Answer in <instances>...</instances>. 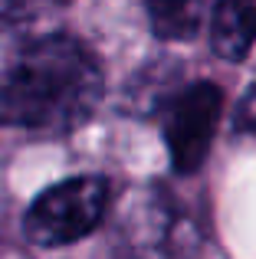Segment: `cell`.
<instances>
[{
	"mask_svg": "<svg viewBox=\"0 0 256 259\" xmlns=\"http://www.w3.org/2000/svg\"><path fill=\"white\" fill-rule=\"evenodd\" d=\"M105 69L92 46L63 30L20 43L0 66V125L63 138L99 112Z\"/></svg>",
	"mask_w": 256,
	"mask_h": 259,
	"instance_id": "6da1fadb",
	"label": "cell"
},
{
	"mask_svg": "<svg viewBox=\"0 0 256 259\" xmlns=\"http://www.w3.org/2000/svg\"><path fill=\"white\" fill-rule=\"evenodd\" d=\"M224 89L214 79L151 85V92L141 95V112L158 121L167 167L178 181L197 177L204 171L224 121Z\"/></svg>",
	"mask_w": 256,
	"mask_h": 259,
	"instance_id": "7a4b0ae2",
	"label": "cell"
},
{
	"mask_svg": "<svg viewBox=\"0 0 256 259\" xmlns=\"http://www.w3.org/2000/svg\"><path fill=\"white\" fill-rule=\"evenodd\" d=\"M109 207L112 181L105 174L63 177L30 200L23 213V236L43 249L72 246L102 227Z\"/></svg>",
	"mask_w": 256,
	"mask_h": 259,
	"instance_id": "3957f363",
	"label": "cell"
},
{
	"mask_svg": "<svg viewBox=\"0 0 256 259\" xmlns=\"http://www.w3.org/2000/svg\"><path fill=\"white\" fill-rule=\"evenodd\" d=\"M135 259H194L204 243L197 217L164 184L151 181L128 210Z\"/></svg>",
	"mask_w": 256,
	"mask_h": 259,
	"instance_id": "277c9868",
	"label": "cell"
},
{
	"mask_svg": "<svg viewBox=\"0 0 256 259\" xmlns=\"http://www.w3.org/2000/svg\"><path fill=\"white\" fill-rule=\"evenodd\" d=\"M207 43L224 63H243L256 46V0H220L207 17Z\"/></svg>",
	"mask_w": 256,
	"mask_h": 259,
	"instance_id": "5b68a950",
	"label": "cell"
},
{
	"mask_svg": "<svg viewBox=\"0 0 256 259\" xmlns=\"http://www.w3.org/2000/svg\"><path fill=\"white\" fill-rule=\"evenodd\" d=\"M148 30L161 43H191L207 30L210 4L174 0V4H145Z\"/></svg>",
	"mask_w": 256,
	"mask_h": 259,
	"instance_id": "8992f818",
	"label": "cell"
},
{
	"mask_svg": "<svg viewBox=\"0 0 256 259\" xmlns=\"http://www.w3.org/2000/svg\"><path fill=\"white\" fill-rule=\"evenodd\" d=\"M230 135L233 138H256V72L230 108Z\"/></svg>",
	"mask_w": 256,
	"mask_h": 259,
	"instance_id": "52a82bcc",
	"label": "cell"
}]
</instances>
